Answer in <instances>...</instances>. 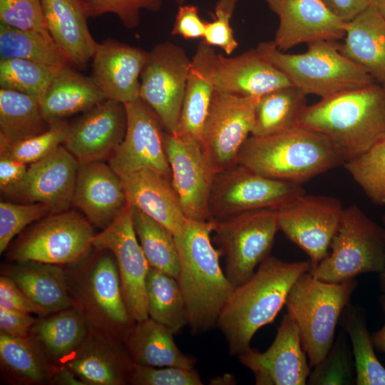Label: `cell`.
Masks as SVG:
<instances>
[{"mask_svg":"<svg viewBox=\"0 0 385 385\" xmlns=\"http://www.w3.org/2000/svg\"><path fill=\"white\" fill-rule=\"evenodd\" d=\"M88 330L84 316L73 306L39 316L29 336L54 364L59 365L83 342Z\"/></svg>","mask_w":385,"mask_h":385,"instance_id":"cell-33","label":"cell"},{"mask_svg":"<svg viewBox=\"0 0 385 385\" xmlns=\"http://www.w3.org/2000/svg\"><path fill=\"white\" fill-rule=\"evenodd\" d=\"M279 19L274 43L284 52L294 46L344 38L346 22L322 0H265Z\"/></svg>","mask_w":385,"mask_h":385,"instance_id":"cell-21","label":"cell"},{"mask_svg":"<svg viewBox=\"0 0 385 385\" xmlns=\"http://www.w3.org/2000/svg\"><path fill=\"white\" fill-rule=\"evenodd\" d=\"M47 30L71 66L83 68L92 60L98 43L88 26L85 0H41Z\"/></svg>","mask_w":385,"mask_h":385,"instance_id":"cell-26","label":"cell"},{"mask_svg":"<svg viewBox=\"0 0 385 385\" xmlns=\"http://www.w3.org/2000/svg\"><path fill=\"white\" fill-rule=\"evenodd\" d=\"M0 307L38 316L46 315V312L34 303L13 280L2 274L0 277Z\"/></svg>","mask_w":385,"mask_h":385,"instance_id":"cell-50","label":"cell"},{"mask_svg":"<svg viewBox=\"0 0 385 385\" xmlns=\"http://www.w3.org/2000/svg\"><path fill=\"white\" fill-rule=\"evenodd\" d=\"M93 248L63 265L67 287L89 329L122 339L135 322L123 299L116 260L110 250Z\"/></svg>","mask_w":385,"mask_h":385,"instance_id":"cell-5","label":"cell"},{"mask_svg":"<svg viewBox=\"0 0 385 385\" xmlns=\"http://www.w3.org/2000/svg\"><path fill=\"white\" fill-rule=\"evenodd\" d=\"M344 161L321 134L298 126L267 137L250 135L238 164L267 178L302 185Z\"/></svg>","mask_w":385,"mask_h":385,"instance_id":"cell-4","label":"cell"},{"mask_svg":"<svg viewBox=\"0 0 385 385\" xmlns=\"http://www.w3.org/2000/svg\"><path fill=\"white\" fill-rule=\"evenodd\" d=\"M39 99L43 115L51 125L83 113L106 98L91 76L66 64L58 71Z\"/></svg>","mask_w":385,"mask_h":385,"instance_id":"cell-30","label":"cell"},{"mask_svg":"<svg viewBox=\"0 0 385 385\" xmlns=\"http://www.w3.org/2000/svg\"><path fill=\"white\" fill-rule=\"evenodd\" d=\"M260 97L238 96L214 89L200 148L215 173L238 164L240 152L251 135Z\"/></svg>","mask_w":385,"mask_h":385,"instance_id":"cell-14","label":"cell"},{"mask_svg":"<svg viewBox=\"0 0 385 385\" xmlns=\"http://www.w3.org/2000/svg\"><path fill=\"white\" fill-rule=\"evenodd\" d=\"M128 203L150 217L174 236L184 230V215L171 179L150 169L120 176Z\"/></svg>","mask_w":385,"mask_h":385,"instance_id":"cell-27","label":"cell"},{"mask_svg":"<svg viewBox=\"0 0 385 385\" xmlns=\"http://www.w3.org/2000/svg\"><path fill=\"white\" fill-rule=\"evenodd\" d=\"M0 23L40 33L51 38L46 28L41 0H0Z\"/></svg>","mask_w":385,"mask_h":385,"instance_id":"cell-46","label":"cell"},{"mask_svg":"<svg viewBox=\"0 0 385 385\" xmlns=\"http://www.w3.org/2000/svg\"><path fill=\"white\" fill-rule=\"evenodd\" d=\"M307 96L293 85L261 96L255 106L251 135L267 137L299 126Z\"/></svg>","mask_w":385,"mask_h":385,"instance_id":"cell-34","label":"cell"},{"mask_svg":"<svg viewBox=\"0 0 385 385\" xmlns=\"http://www.w3.org/2000/svg\"><path fill=\"white\" fill-rule=\"evenodd\" d=\"M20 58L60 68L68 64L53 41L0 23V59Z\"/></svg>","mask_w":385,"mask_h":385,"instance_id":"cell-39","label":"cell"},{"mask_svg":"<svg viewBox=\"0 0 385 385\" xmlns=\"http://www.w3.org/2000/svg\"><path fill=\"white\" fill-rule=\"evenodd\" d=\"M38 97L0 88V136L16 143L47 130Z\"/></svg>","mask_w":385,"mask_h":385,"instance_id":"cell-35","label":"cell"},{"mask_svg":"<svg viewBox=\"0 0 385 385\" xmlns=\"http://www.w3.org/2000/svg\"><path fill=\"white\" fill-rule=\"evenodd\" d=\"M310 268V260L288 262L270 255L247 281L235 288L217 322L230 355L250 348L255 334L274 321L292 285Z\"/></svg>","mask_w":385,"mask_h":385,"instance_id":"cell-1","label":"cell"},{"mask_svg":"<svg viewBox=\"0 0 385 385\" xmlns=\"http://www.w3.org/2000/svg\"><path fill=\"white\" fill-rule=\"evenodd\" d=\"M145 289L149 317L175 334L189 325L185 302L175 278L150 267Z\"/></svg>","mask_w":385,"mask_h":385,"instance_id":"cell-36","label":"cell"},{"mask_svg":"<svg viewBox=\"0 0 385 385\" xmlns=\"http://www.w3.org/2000/svg\"><path fill=\"white\" fill-rule=\"evenodd\" d=\"M371 4L385 19V0H372Z\"/></svg>","mask_w":385,"mask_h":385,"instance_id":"cell-59","label":"cell"},{"mask_svg":"<svg viewBox=\"0 0 385 385\" xmlns=\"http://www.w3.org/2000/svg\"><path fill=\"white\" fill-rule=\"evenodd\" d=\"M380 304L385 314V294L381 296ZM371 339L374 347L379 351L385 353V322L379 330L372 334Z\"/></svg>","mask_w":385,"mask_h":385,"instance_id":"cell-56","label":"cell"},{"mask_svg":"<svg viewBox=\"0 0 385 385\" xmlns=\"http://www.w3.org/2000/svg\"><path fill=\"white\" fill-rule=\"evenodd\" d=\"M238 1L239 0H218L215 7V11H222L232 16Z\"/></svg>","mask_w":385,"mask_h":385,"instance_id":"cell-57","label":"cell"},{"mask_svg":"<svg viewBox=\"0 0 385 385\" xmlns=\"http://www.w3.org/2000/svg\"><path fill=\"white\" fill-rule=\"evenodd\" d=\"M192 67L202 74L215 90L238 96H261L292 85L256 48L237 56L225 57L202 41L192 58Z\"/></svg>","mask_w":385,"mask_h":385,"instance_id":"cell-12","label":"cell"},{"mask_svg":"<svg viewBox=\"0 0 385 385\" xmlns=\"http://www.w3.org/2000/svg\"><path fill=\"white\" fill-rule=\"evenodd\" d=\"M255 48L292 85L306 95H315L321 99L376 82L364 68L343 55L333 41L310 43L307 51L302 53H285L273 41L260 42Z\"/></svg>","mask_w":385,"mask_h":385,"instance_id":"cell-6","label":"cell"},{"mask_svg":"<svg viewBox=\"0 0 385 385\" xmlns=\"http://www.w3.org/2000/svg\"><path fill=\"white\" fill-rule=\"evenodd\" d=\"M355 382L352 350L342 330L325 357L310 371L307 384L349 385Z\"/></svg>","mask_w":385,"mask_h":385,"instance_id":"cell-43","label":"cell"},{"mask_svg":"<svg viewBox=\"0 0 385 385\" xmlns=\"http://www.w3.org/2000/svg\"><path fill=\"white\" fill-rule=\"evenodd\" d=\"M339 51L385 87V19L371 4L346 23Z\"/></svg>","mask_w":385,"mask_h":385,"instance_id":"cell-28","label":"cell"},{"mask_svg":"<svg viewBox=\"0 0 385 385\" xmlns=\"http://www.w3.org/2000/svg\"><path fill=\"white\" fill-rule=\"evenodd\" d=\"M205 26L206 21L200 17L197 6L183 4L178 8L171 34L185 39L203 38Z\"/></svg>","mask_w":385,"mask_h":385,"instance_id":"cell-51","label":"cell"},{"mask_svg":"<svg viewBox=\"0 0 385 385\" xmlns=\"http://www.w3.org/2000/svg\"><path fill=\"white\" fill-rule=\"evenodd\" d=\"M149 52L113 38L98 43L91 77L106 99L123 104L139 98L140 77Z\"/></svg>","mask_w":385,"mask_h":385,"instance_id":"cell-24","label":"cell"},{"mask_svg":"<svg viewBox=\"0 0 385 385\" xmlns=\"http://www.w3.org/2000/svg\"><path fill=\"white\" fill-rule=\"evenodd\" d=\"M163 143L184 215L189 220L210 221L209 199L215 173L200 147L165 130Z\"/></svg>","mask_w":385,"mask_h":385,"instance_id":"cell-18","label":"cell"},{"mask_svg":"<svg viewBox=\"0 0 385 385\" xmlns=\"http://www.w3.org/2000/svg\"><path fill=\"white\" fill-rule=\"evenodd\" d=\"M210 221L225 256V274L237 287L270 255L279 230L277 210L262 209Z\"/></svg>","mask_w":385,"mask_h":385,"instance_id":"cell-11","label":"cell"},{"mask_svg":"<svg viewBox=\"0 0 385 385\" xmlns=\"http://www.w3.org/2000/svg\"><path fill=\"white\" fill-rule=\"evenodd\" d=\"M322 1L334 14L346 23L352 20L372 2V0Z\"/></svg>","mask_w":385,"mask_h":385,"instance_id":"cell-54","label":"cell"},{"mask_svg":"<svg viewBox=\"0 0 385 385\" xmlns=\"http://www.w3.org/2000/svg\"><path fill=\"white\" fill-rule=\"evenodd\" d=\"M93 225L80 212L51 213L24 231L6 253L11 262L36 261L65 265L92 247Z\"/></svg>","mask_w":385,"mask_h":385,"instance_id":"cell-9","label":"cell"},{"mask_svg":"<svg viewBox=\"0 0 385 385\" xmlns=\"http://www.w3.org/2000/svg\"><path fill=\"white\" fill-rule=\"evenodd\" d=\"M384 228L356 205L344 208L328 255L309 272L327 282L366 273L380 274L385 265Z\"/></svg>","mask_w":385,"mask_h":385,"instance_id":"cell-8","label":"cell"},{"mask_svg":"<svg viewBox=\"0 0 385 385\" xmlns=\"http://www.w3.org/2000/svg\"><path fill=\"white\" fill-rule=\"evenodd\" d=\"M1 269L37 305L51 314L74 306L63 265L36 261L12 262Z\"/></svg>","mask_w":385,"mask_h":385,"instance_id":"cell-29","label":"cell"},{"mask_svg":"<svg viewBox=\"0 0 385 385\" xmlns=\"http://www.w3.org/2000/svg\"><path fill=\"white\" fill-rule=\"evenodd\" d=\"M28 165L0 150V190L4 195L9 197L14 195L25 180Z\"/></svg>","mask_w":385,"mask_h":385,"instance_id":"cell-52","label":"cell"},{"mask_svg":"<svg viewBox=\"0 0 385 385\" xmlns=\"http://www.w3.org/2000/svg\"><path fill=\"white\" fill-rule=\"evenodd\" d=\"M69 123L66 120L51 124L49 128L37 135L16 143H9L0 136V150L14 160L26 165L38 161L48 155L65 142Z\"/></svg>","mask_w":385,"mask_h":385,"instance_id":"cell-44","label":"cell"},{"mask_svg":"<svg viewBox=\"0 0 385 385\" xmlns=\"http://www.w3.org/2000/svg\"><path fill=\"white\" fill-rule=\"evenodd\" d=\"M175 333L150 317L135 322L124 334L123 344L134 364L194 369L196 359L182 352Z\"/></svg>","mask_w":385,"mask_h":385,"instance_id":"cell-31","label":"cell"},{"mask_svg":"<svg viewBox=\"0 0 385 385\" xmlns=\"http://www.w3.org/2000/svg\"><path fill=\"white\" fill-rule=\"evenodd\" d=\"M163 1H164V0H163ZM165 1H174V2L177 3L178 4H179L180 6V5H183L186 0H165Z\"/></svg>","mask_w":385,"mask_h":385,"instance_id":"cell-61","label":"cell"},{"mask_svg":"<svg viewBox=\"0 0 385 385\" xmlns=\"http://www.w3.org/2000/svg\"><path fill=\"white\" fill-rule=\"evenodd\" d=\"M211 232V221L188 220L183 231L174 236L180 261L177 280L193 335L217 325L219 315L235 288L220 267L221 252L213 247Z\"/></svg>","mask_w":385,"mask_h":385,"instance_id":"cell-3","label":"cell"},{"mask_svg":"<svg viewBox=\"0 0 385 385\" xmlns=\"http://www.w3.org/2000/svg\"><path fill=\"white\" fill-rule=\"evenodd\" d=\"M303 193L301 185L267 178L237 164L215 173L209 199L210 220L262 209L277 210Z\"/></svg>","mask_w":385,"mask_h":385,"instance_id":"cell-10","label":"cell"},{"mask_svg":"<svg viewBox=\"0 0 385 385\" xmlns=\"http://www.w3.org/2000/svg\"><path fill=\"white\" fill-rule=\"evenodd\" d=\"M342 325L351 344L355 384L385 385V368L374 352L363 312L349 303L342 312Z\"/></svg>","mask_w":385,"mask_h":385,"instance_id":"cell-37","label":"cell"},{"mask_svg":"<svg viewBox=\"0 0 385 385\" xmlns=\"http://www.w3.org/2000/svg\"><path fill=\"white\" fill-rule=\"evenodd\" d=\"M84 385L83 383L64 365H56L51 385Z\"/></svg>","mask_w":385,"mask_h":385,"instance_id":"cell-55","label":"cell"},{"mask_svg":"<svg viewBox=\"0 0 385 385\" xmlns=\"http://www.w3.org/2000/svg\"><path fill=\"white\" fill-rule=\"evenodd\" d=\"M344 209L337 198L304 192L276 210L279 230L309 256L312 268L328 255Z\"/></svg>","mask_w":385,"mask_h":385,"instance_id":"cell-15","label":"cell"},{"mask_svg":"<svg viewBox=\"0 0 385 385\" xmlns=\"http://www.w3.org/2000/svg\"><path fill=\"white\" fill-rule=\"evenodd\" d=\"M343 165L371 202L385 206V136Z\"/></svg>","mask_w":385,"mask_h":385,"instance_id":"cell-41","label":"cell"},{"mask_svg":"<svg viewBox=\"0 0 385 385\" xmlns=\"http://www.w3.org/2000/svg\"><path fill=\"white\" fill-rule=\"evenodd\" d=\"M356 286L354 279L327 282L308 271L289 290L287 313L298 327L310 367L318 364L332 346L337 323Z\"/></svg>","mask_w":385,"mask_h":385,"instance_id":"cell-7","label":"cell"},{"mask_svg":"<svg viewBox=\"0 0 385 385\" xmlns=\"http://www.w3.org/2000/svg\"><path fill=\"white\" fill-rule=\"evenodd\" d=\"M384 88H385V87H384Z\"/></svg>","mask_w":385,"mask_h":385,"instance_id":"cell-62","label":"cell"},{"mask_svg":"<svg viewBox=\"0 0 385 385\" xmlns=\"http://www.w3.org/2000/svg\"><path fill=\"white\" fill-rule=\"evenodd\" d=\"M133 225L149 266L178 279L180 261L174 235L134 207Z\"/></svg>","mask_w":385,"mask_h":385,"instance_id":"cell-38","label":"cell"},{"mask_svg":"<svg viewBox=\"0 0 385 385\" xmlns=\"http://www.w3.org/2000/svg\"><path fill=\"white\" fill-rule=\"evenodd\" d=\"M192 67L185 50L170 41L149 52L140 77L139 98L155 112L164 130L175 134Z\"/></svg>","mask_w":385,"mask_h":385,"instance_id":"cell-13","label":"cell"},{"mask_svg":"<svg viewBox=\"0 0 385 385\" xmlns=\"http://www.w3.org/2000/svg\"><path fill=\"white\" fill-rule=\"evenodd\" d=\"M126 128L125 104L106 99L69 123L63 145L80 165L108 160L123 141Z\"/></svg>","mask_w":385,"mask_h":385,"instance_id":"cell-20","label":"cell"},{"mask_svg":"<svg viewBox=\"0 0 385 385\" xmlns=\"http://www.w3.org/2000/svg\"><path fill=\"white\" fill-rule=\"evenodd\" d=\"M51 214L42 203L0 202V254L9 247L11 242L26 227Z\"/></svg>","mask_w":385,"mask_h":385,"instance_id":"cell-45","label":"cell"},{"mask_svg":"<svg viewBox=\"0 0 385 385\" xmlns=\"http://www.w3.org/2000/svg\"><path fill=\"white\" fill-rule=\"evenodd\" d=\"M129 384L133 385H202L194 369L176 366L155 367L134 364Z\"/></svg>","mask_w":385,"mask_h":385,"instance_id":"cell-48","label":"cell"},{"mask_svg":"<svg viewBox=\"0 0 385 385\" xmlns=\"http://www.w3.org/2000/svg\"><path fill=\"white\" fill-rule=\"evenodd\" d=\"M60 68L20 58L0 59V88L40 98Z\"/></svg>","mask_w":385,"mask_h":385,"instance_id":"cell-42","label":"cell"},{"mask_svg":"<svg viewBox=\"0 0 385 385\" xmlns=\"http://www.w3.org/2000/svg\"><path fill=\"white\" fill-rule=\"evenodd\" d=\"M90 17L114 14L128 29L136 28L140 21V11H158L163 0H85Z\"/></svg>","mask_w":385,"mask_h":385,"instance_id":"cell-47","label":"cell"},{"mask_svg":"<svg viewBox=\"0 0 385 385\" xmlns=\"http://www.w3.org/2000/svg\"><path fill=\"white\" fill-rule=\"evenodd\" d=\"M59 365L84 385H125L134 365L122 339L89 329L83 342Z\"/></svg>","mask_w":385,"mask_h":385,"instance_id":"cell-23","label":"cell"},{"mask_svg":"<svg viewBox=\"0 0 385 385\" xmlns=\"http://www.w3.org/2000/svg\"><path fill=\"white\" fill-rule=\"evenodd\" d=\"M0 364L3 379L18 385H51L56 364L30 337L0 334Z\"/></svg>","mask_w":385,"mask_h":385,"instance_id":"cell-32","label":"cell"},{"mask_svg":"<svg viewBox=\"0 0 385 385\" xmlns=\"http://www.w3.org/2000/svg\"><path fill=\"white\" fill-rule=\"evenodd\" d=\"M92 247L113 254L123 299L135 322L149 317L145 289L149 265L133 225V207L128 205L108 227L95 235Z\"/></svg>","mask_w":385,"mask_h":385,"instance_id":"cell-16","label":"cell"},{"mask_svg":"<svg viewBox=\"0 0 385 385\" xmlns=\"http://www.w3.org/2000/svg\"><path fill=\"white\" fill-rule=\"evenodd\" d=\"M238 358L252 372L257 385H304L311 371L298 327L287 313L265 351L250 347Z\"/></svg>","mask_w":385,"mask_h":385,"instance_id":"cell-19","label":"cell"},{"mask_svg":"<svg viewBox=\"0 0 385 385\" xmlns=\"http://www.w3.org/2000/svg\"><path fill=\"white\" fill-rule=\"evenodd\" d=\"M213 91L212 84L191 67L175 135L201 147L203 128Z\"/></svg>","mask_w":385,"mask_h":385,"instance_id":"cell-40","label":"cell"},{"mask_svg":"<svg viewBox=\"0 0 385 385\" xmlns=\"http://www.w3.org/2000/svg\"><path fill=\"white\" fill-rule=\"evenodd\" d=\"M128 205L121 178L108 163L95 161L79 165L73 205L93 226L106 229Z\"/></svg>","mask_w":385,"mask_h":385,"instance_id":"cell-25","label":"cell"},{"mask_svg":"<svg viewBox=\"0 0 385 385\" xmlns=\"http://www.w3.org/2000/svg\"><path fill=\"white\" fill-rule=\"evenodd\" d=\"M299 125L324 136L344 163L385 136V88L374 83L307 106Z\"/></svg>","mask_w":385,"mask_h":385,"instance_id":"cell-2","label":"cell"},{"mask_svg":"<svg viewBox=\"0 0 385 385\" xmlns=\"http://www.w3.org/2000/svg\"><path fill=\"white\" fill-rule=\"evenodd\" d=\"M237 381L235 376L230 374H225L221 376H215L212 378L210 384L214 385H231L235 384Z\"/></svg>","mask_w":385,"mask_h":385,"instance_id":"cell-58","label":"cell"},{"mask_svg":"<svg viewBox=\"0 0 385 385\" xmlns=\"http://www.w3.org/2000/svg\"><path fill=\"white\" fill-rule=\"evenodd\" d=\"M125 106V135L108 159L109 165L119 176L150 169L171 179L163 143L165 130L158 117L140 98Z\"/></svg>","mask_w":385,"mask_h":385,"instance_id":"cell-17","label":"cell"},{"mask_svg":"<svg viewBox=\"0 0 385 385\" xmlns=\"http://www.w3.org/2000/svg\"><path fill=\"white\" fill-rule=\"evenodd\" d=\"M383 224H384V232H385V215L382 218ZM385 252V248H384ZM380 274V287L381 291L383 292V294H385V265L383 271L379 274Z\"/></svg>","mask_w":385,"mask_h":385,"instance_id":"cell-60","label":"cell"},{"mask_svg":"<svg viewBox=\"0 0 385 385\" xmlns=\"http://www.w3.org/2000/svg\"><path fill=\"white\" fill-rule=\"evenodd\" d=\"M36 319L31 314L0 307V334L14 337H29Z\"/></svg>","mask_w":385,"mask_h":385,"instance_id":"cell-53","label":"cell"},{"mask_svg":"<svg viewBox=\"0 0 385 385\" xmlns=\"http://www.w3.org/2000/svg\"><path fill=\"white\" fill-rule=\"evenodd\" d=\"M231 17L222 11H215L214 20L206 22L203 36L207 44L221 48L227 55L232 54L238 46L230 24Z\"/></svg>","mask_w":385,"mask_h":385,"instance_id":"cell-49","label":"cell"},{"mask_svg":"<svg viewBox=\"0 0 385 385\" xmlns=\"http://www.w3.org/2000/svg\"><path fill=\"white\" fill-rule=\"evenodd\" d=\"M79 163L61 145L43 159L28 165L25 180L11 197L24 203L46 205L51 213L70 209Z\"/></svg>","mask_w":385,"mask_h":385,"instance_id":"cell-22","label":"cell"}]
</instances>
